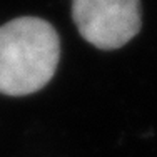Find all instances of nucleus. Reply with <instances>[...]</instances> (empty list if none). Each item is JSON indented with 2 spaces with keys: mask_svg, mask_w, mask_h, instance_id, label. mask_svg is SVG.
<instances>
[{
  "mask_svg": "<svg viewBox=\"0 0 157 157\" xmlns=\"http://www.w3.org/2000/svg\"><path fill=\"white\" fill-rule=\"evenodd\" d=\"M60 59V39L47 20L18 17L0 27V94L30 95L44 89Z\"/></svg>",
  "mask_w": 157,
  "mask_h": 157,
  "instance_id": "nucleus-1",
  "label": "nucleus"
},
{
  "mask_svg": "<svg viewBox=\"0 0 157 157\" xmlns=\"http://www.w3.org/2000/svg\"><path fill=\"white\" fill-rule=\"evenodd\" d=\"M72 20L90 45L115 50L140 32L142 3L140 0H72Z\"/></svg>",
  "mask_w": 157,
  "mask_h": 157,
  "instance_id": "nucleus-2",
  "label": "nucleus"
}]
</instances>
